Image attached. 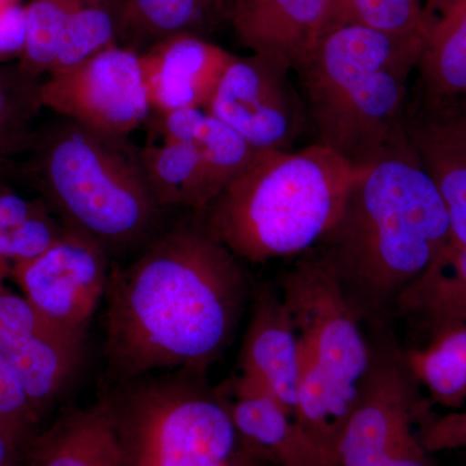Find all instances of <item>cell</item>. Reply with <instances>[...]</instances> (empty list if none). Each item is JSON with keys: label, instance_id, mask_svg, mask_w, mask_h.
<instances>
[{"label": "cell", "instance_id": "obj_4", "mask_svg": "<svg viewBox=\"0 0 466 466\" xmlns=\"http://www.w3.org/2000/svg\"><path fill=\"white\" fill-rule=\"evenodd\" d=\"M359 170L317 143L258 150L198 217L236 258L263 263L297 256L336 225Z\"/></svg>", "mask_w": 466, "mask_h": 466}, {"label": "cell", "instance_id": "obj_30", "mask_svg": "<svg viewBox=\"0 0 466 466\" xmlns=\"http://www.w3.org/2000/svg\"><path fill=\"white\" fill-rule=\"evenodd\" d=\"M407 367L419 381L424 383L435 400L456 407L466 400V372L458 364L429 345L415 350L407 357Z\"/></svg>", "mask_w": 466, "mask_h": 466}, {"label": "cell", "instance_id": "obj_26", "mask_svg": "<svg viewBox=\"0 0 466 466\" xmlns=\"http://www.w3.org/2000/svg\"><path fill=\"white\" fill-rule=\"evenodd\" d=\"M126 25V0H84L70 18L48 75L75 66L116 45Z\"/></svg>", "mask_w": 466, "mask_h": 466}, {"label": "cell", "instance_id": "obj_9", "mask_svg": "<svg viewBox=\"0 0 466 466\" xmlns=\"http://www.w3.org/2000/svg\"><path fill=\"white\" fill-rule=\"evenodd\" d=\"M293 69L275 58L235 56L207 106L210 113L257 150H291L309 133Z\"/></svg>", "mask_w": 466, "mask_h": 466}, {"label": "cell", "instance_id": "obj_11", "mask_svg": "<svg viewBox=\"0 0 466 466\" xmlns=\"http://www.w3.org/2000/svg\"><path fill=\"white\" fill-rule=\"evenodd\" d=\"M85 336L52 324L23 294L0 283V357L14 370L38 419L81 366Z\"/></svg>", "mask_w": 466, "mask_h": 466}, {"label": "cell", "instance_id": "obj_18", "mask_svg": "<svg viewBox=\"0 0 466 466\" xmlns=\"http://www.w3.org/2000/svg\"><path fill=\"white\" fill-rule=\"evenodd\" d=\"M241 375L265 388L293 416L300 376L299 346L283 300L257 297L241 351Z\"/></svg>", "mask_w": 466, "mask_h": 466}, {"label": "cell", "instance_id": "obj_31", "mask_svg": "<svg viewBox=\"0 0 466 466\" xmlns=\"http://www.w3.org/2000/svg\"><path fill=\"white\" fill-rule=\"evenodd\" d=\"M38 420L14 370L0 357V434L23 451L36 434Z\"/></svg>", "mask_w": 466, "mask_h": 466}, {"label": "cell", "instance_id": "obj_6", "mask_svg": "<svg viewBox=\"0 0 466 466\" xmlns=\"http://www.w3.org/2000/svg\"><path fill=\"white\" fill-rule=\"evenodd\" d=\"M198 376H144L103 397L131 466H242L254 456Z\"/></svg>", "mask_w": 466, "mask_h": 466}, {"label": "cell", "instance_id": "obj_24", "mask_svg": "<svg viewBox=\"0 0 466 466\" xmlns=\"http://www.w3.org/2000/svg\"><path fill=\"white\" fill-rule=\"evenodd\" d=\"M357 392L358 385L339 381L315 364L300 361L294 420L336 456L337 441L351 413Z\"/></svg>", "mask_w": 466, "mask_h": 466}, {"label": "cell", "instance_id": "obj_16", "mask_svg": "<svg viewBox=\"0 0 466 466\" xmlns=\"http://www.w3.org/2000/svg\"><path fill=\"white\" fill-rule=\"evenodd\" d=\"M408 139L449 217L451 244L466 249V106H408Z\"/></svg>", "mask_w": 466, "mask_h": 466}, {"label": "cell", "instance_id": "obj_34", "mask_svg": "<svg viewBox=\"0 0 466 466\" xmlns=\"http://www.w3.org/2000/svg\"><path fill=\"white\" fill-rule=\"evenodd\" d=\"M428 451L401 455H386L380 458L363 460L348 466H431Z\"/></svg>", "mask_w": 466, "mask_h": 466}, {"label": "cell", "instance_id": "obj_13", "mask_svg": "<svg viewBox=\"0 0 466 466\" xmlns=\"http://www.w3.org/2000/svg\"><path fill=\"white\" fill-rule=\"evenodd\" d=\"M235 56L196 34L156 42L140 55L150 108L158 115L207 108Z\"/></svg>", "mask_w": 466, "mask_h": 466}, {"label": "cell", "instance_id": "obj_1", "mask_svg": "<svg viewBox=\"0 0 466 466\" xmlns=\"http://www.w3.org/2000/svg\"><path fill=\"white\" fill-rule=\"evenodd\" d=\"M245 289L238 258L202 218L156 236L135 262L110 267V376L121 383L153 373L202 375L231 341Z\"/></svg>", "mask_w": 466, "mask_h": 466}, {"label": "cell", "instance_id": "obj_7", "mask_svg": "<svg viewBox=\"0 0 466 466\" xmlns=\"http://www.w3.org/2000/svg\"><path fill=\"white\" fill-rule=\"evenodd\" d=\"M281 300L299 339V361L358 385L370 366V351L345 285L321 251L300 259L288 272Z\"/></svg>", "mask_w": 466, "mask_h": 466}, {"label": "cell", "instance_id": "obj_10", "mask_svg": "<svg viewBox=\"0 0 466 466\" xmlns=\"http://www.w3.org/2000/svg\"><path fill=\"white\" fill-rule=\"evenodd\" d=\"M108 251L82 233L63 235L33 258L17 263L9 280L39 314L63 329L86 333L106 297Z\"/></svg>", "mask_w": 466, "mask_h": 466}, {"label": "cell", "instance_id": "obj_17", "mask_svg": "<svg viewBox=\"0 0 466 466\" xmlns=\"http://www.w3.org/2000/svg\"><path fill=\"white\" fill-rule=\"evenodd\" d=\"M410 106H466V0H429Z\"/></svg>", "mask_w": 466, "mask_h": 466}, {"label": "cell", "instance_id": "obj_32", "mask_svg": "<svg viewBox=\"0 0 466 466\" xmlns=\"http://www.w3.org/2000/svg\"><path fill=\"white\" fill-rule=\"evenodd\" d=\"M419 437L429 453L466 450V410L429 419L420 428Z\"/></svg>", "mask_w": 466, "mask_h": 466}, {"label": "cell", "instance_id": "obj_33", "mask_svg": "<svg viewBox=\"0 0 466 466\" xmlns=\"http://www.w3.org/2000/svg\"><path fill=\"white\" fill-rule=\"evenodd\" d=\"M26 38L25 8L17 5L0 11V56L23 54Z\"/></svg>", "mask_w": 466, "mask_h": 466}, {"label": "cell", "instance_id": "obj_14", "mask_svg": "<svg viewBox=\"0 0 466 466\" xmlns=\"http://www.w3.org/2000/svg\"><path fill=\"white\" fill-rule=\"evenodd\" d=\"M247 449L276 466H339L265 388L240 375L220 392Z\"/></svg>", "mask_w": 466, "mask_h": 466}, {"label": "cell", "instance_id": "obj_23", "mask_svg": "<svg viewBox=\"0 0 466 466\" xmlns=\"http://www.w3.org/2000/svg\"><path fill=\"white\" fill-rule=\"evenodd\" d=\"M63 232L42 198L30 200L0 183V283L9 280L17 263L41 254Z\"/></svg>", "mask_w": 466, "mask_h": 466}, {"label": "cell", "instance_id": "obj_8", "mask_svg": "<svg viewBox=\"0 0 466 466\" xmlns=\"http://www.w3.org/2000/svg\"><path fill=\"white\" fill-rule=\"evenodd\" d=\"M41 106L112 137H127L149 116L140 55L110 46L39 84Z\"/></svg>", "mask_w": 466, "mask_h": 466}, {"label": "cell", "instance_id": "obj_19", "mask_svg": "<svg viewBox=\"0 0 466 466\" xmlns=\"http://www.w3.org/2000/svg\"><path fill=\"white\" fill-rule=\"evenodd\" d=\"M25 466H131L108 404L63 413L23 450Z\"/></svg>", "mask_w": 466, "mask_h": 466}, {"label": "cell", "instance_id": "obj_21", "mask_svg": "<svg viewBox=\"0 0 466 466\" xmlns=\"http://www.w3.org/2000/svg\"><path fill=\"white\" fill-rule=\"evenodd\" d=\"M147 182L159 207L191 208L202 216L216 200L198 149L186 140L164 137L139 149Z\"/></svg>", "mask_w": 466, "mask_h": 466}, {"label": "cell", "instance_id": "obj_12", "mask_svg": "<svg viewBox=\"0 0 466 466\" xmlns=\"http://www.w3.org/2000/svg\"><path fill=\"white\" fill-rule=\"evenodd\" d=\"M416 401L404 367L373 363L358 383L357 400L336 444L339 466L426 451L415 433Z\"/></svg>", "mask_w": 466, "mask_h": 466}, {"label": "cell", "instance_id": "obj_2", "mask_svg": "<svg viewBox=\"0 0 466 466\" xmlns=\"http://www.w3.org/2000/svg\"><path fill=\"white\" fill-rule=\"evenodd\" d=\"M451 242L449 217L406 134L360 167L321 253L346 289L397 299Z\"/></svg>", "mask_w": 466, "mask_h": 466}, {"label": "cell", "instance_id": "obj_15", "mask_svg": "<svg viewBox=\"0 0 466 466\" xmlns=\"http://www.w3.org/2000/svg\"><path fill=\"white\" fill-rule=\"evenodd\" d=\"M227 21L251 54L294 70L329 30L330 0H229Z\"/></svg>", "mask_w": 466, "mask_h": 466}, {"label": "cell", "instance_id": "obj_36", "mask_svg": "<svg viewBox=\"0 0 466 466\" xmlns=\"http://www.w3.org/2000/svg\"><path fill=\"white\" fill-rule=\"evenodd\" d=\"M16 5V0H0V11Z\"/></svg>", "mask_w": 466, "mask_h": 466}, {"label": "cell", "instance_id": "obj_5", "mask_svg": "<svg viewBox=\"0 0 466 466\" xmlns=\"http://www.w3.org/2000/svg\"><path fill=\"white\" fill-rule=\"evenodd\" d=\"M33 177L61 225L108 253L148 244L155 235L161 207L127 137L64 118L36 143Z\"/></svg>", "mask_w": 466, "mask_h": 466}, {"label": "cell", "instance_id": "obj_29", "mask_svg": "<svg viewBox=\"0 0 466 466\" xmlns=\"http://www.w3.org/2000/svg\"><path fill=\"white\" fill-rule=\"evenodd\" d=\"M39 84L16 73H0V168L29 143L30 124L41 106Z\"/></svg>", "mask_w": 466, "mask_h": 466}, {"label": "cell", "instance_id": "obj_3", "mask_svg": "<svg viewBox=\"0 0 466 466\" xmlns=\"http://www.w3.org/2000/svg\"><path fill=\"white\" fill-rule=\"evenodd\" d=\"M424 35L329 30L296 69L314 143L367 167L406 134L410 78Z\"/></svg>", "mask_w": 466, "mask_h": 466}, {"label": "cell", "instance_id": "obj_20", "mask_svg": "<svg viewBox=\"0 0 466 466\" xmlns=\"http://www.w3.org/2000/svg\"><path fill=\"white\" fill-rule=\"evenodd\" d=\"M157 126L162 137L186 140L198 149L217 198L258 152L225 122L204 109L158 115Z\"/></svg>", "mask_w": 466, "mask_h": 466}, {"label": "cell", "instance_id": "obj_25", "mask_svg": "<svg viewBox=\"0 0 466 466\" xmlns=\"http://www.w3.org/2000/svg\"><path fill=\"white\" fill-rule=\"evenodd\" d=\"M229 0H126V25L161 41L177 34L200 35L227 20Z\"/></svg>", "mask_w": 466, "mask_h": 466}, {"label": "cell", "instance_id": "obj_27", "mask_svg": "<svg viewBox=\"0 0 466 466\" xmlns=\"http://www.w3.org/2000/svg\"><path fill=\"white\" fill-rule=\"evenodd\" d=\"M84 0H30L26 38L18 69L30 78L50 73L70 18Z\"/></svg>", "mask_w": 466, "mask_h": 466}, {"label": "cell", "instance_id": "obj_28", "mask_svg": "<svg viewBox=\"0 0 466 466\" xmlns=\"http://www.w3.org/2000/svg\"><path fill=\"white\" fill-rule=\"evenodd\" d=\"M349 25L398 35H425V9L420 0H330L329 30Z\"/></svg>", "mask_w": 466, "mask_h": 466}, {"label": "cell", "instance_id": "obj_35", "mask_svg": "<svg viewBox=\"0 0 466 466\" xmlns=\"http://www.w3.org/2000/svg\"><path fill=\"white\" fill-rule=\"evenodd\" d=\"M0 466H25L23 451L0 434Z\"/></svg>", "mask_w": 466, "mask_h": 466}, {"label": "cell", "instance_id": "obj_22", "mask_svg": "<svg viewBox=\"0 0 466 466\" xmlns=\"http://www.w3.org/2000/svg\"><path fill=\"white\" fill-rule=\"evenodd\" d=\"M397 300L401 311L441 328L466 324V249L450 242Z\"/></svg>", "mask_w": 466, "mask_h": 466}]
</instances>
